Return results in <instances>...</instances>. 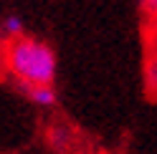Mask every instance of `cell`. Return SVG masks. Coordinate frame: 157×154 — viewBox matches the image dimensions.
Listing matches in <instances>:
<instances>
[{
	"mask_svg": "<svg viewBox=\"0 0 157 154\" xmlns=\"http://www.w3.org/2000/svg\"><path fill=\"white\" fill-rule=\"evenodd\" d=\"M0 66L21 89L38 86V83H53L56 79L53 48L23 33L0 43Z\"/></svg>",
	"mask_w": 157,
	"mask_h": 154,
	"instance_id": "cell-1",
	"label": "cell"
},
{
	"mask_svg": "<svg viewBox=\"0 0 157 154\" xmlns=\"http://www.w3.org/2000/svg\"><path fill=\"white\" fill-rule=\"evenodd\" d=\"M28 94V99H31L36 106L41 109H51L56 106V91L51 83H38V86H28V89H23Z\"/></svg>",
	"mask_w": 157,
	"mask_h": 154,
	"instance_id": "cell-2",
	"label": "cell"
},
{
	"mask_svg": "<svg viewBox=\"0 0 157 154\" xmlns=\"http://www.w3.org/2000/svg\"><path fill=\"white\" fill-rule=\"evenodd\" d=\"M144 89L150 96H157V56L147 53L144 61Z\"/></svg>",
	"mask_w": 157,
	"mask_h": 154,
	"instance_id": "cell-3",
	"label": "cell"
},
{
	"mask_svg": "<svg viewBox=\"0 0 157 154\" xmlns=\"http://www.w3.org/2000/svg\"><path fill=\"white\" fill-rule=\"evenodd\" d=\"M23 33V18L18 15H5L0 18V38L3 41H8V38H15Z\"/></svg>",
	"mask_w": 157,
	"mask_h": 154,
	"instance_id": "cell-4",
	"label": "cell"
},
{
	"mask_svg": "<svg viewBox=\"0 0 157 154\" xmlns=\"http://www.w3.org/2000/svg\"><path fill=\"white\" fill-rule=\"evenodd\" d=\"M48 144H51L53 149H68L71 147V131H68L66 124H58L48 131Z\"/></svg>",
	"mask_w": 157,
	"mask_h": 154,
	"instance_id": "cell-5",
	"label": "cell"
},
{
	"mask_svg": "<svg viewBox=\"0 0 157 154\" xmlns=\"http://www.w3.org/2000/svg\"><path fill=\"white\" fill-rule=\"evenodd\" d=\"M147 53L157 56V13L150 15V25H147Z\"/></svg>",
	"mask_w": 157,
	"mask_h": 154,
	"instance_id": "cell-6",
	"label": "cell"
},
{
	"mask_svg": "<svg viewBox=\"0 0 157 154\" xmlns=\"http://www.w3.org/2000/svg\"><path fill=\"white\" fill-rule=\"evenodd\" d=\"M142 8L147 10V15H155L157 13V0H142Z\"/></svg>",
	"mask_w": 157,
	"mask_h": 154,
	"instance_id": "cell-7",
	"label": "cell"
}]
</instances>
